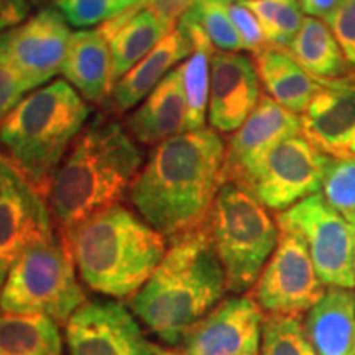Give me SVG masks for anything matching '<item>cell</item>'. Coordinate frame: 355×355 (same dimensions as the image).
Here are the masks:
<instances>
[{
    "mask_svg": "<svg viewBox=\"0 0 355 355\" xmlns=\"http://www.w3.org/2000/svg\"><path fill=\"white\" fill-rule=\"evenodd\" d=\"M225 145L211 128L183 132L155 145L128 189L146 224L171 239L209 216L224 183Z\"/></svg>",
    "mask_w": 355,
    "mask_h": 355,
    "instance_id": "6da1fadb",
    "label": "cell"
},
{
    "mask_svg": "<svg viewBox=\"0 0 355 355\" xmlns=\"http://www.w3.org/2000/svg\"><path fill=\"white\" fill-rule=\"evenodd\" d=\"M101 30L109 42L114 78L117 81L175 28L137 2L122 15L102 25Z\"/></svg>",
    "mask_w": 355,
    "mask_h": 355,
    "instance_id": "ffe728a7",
    "label": "cell"
},
{
    "mask_svg": "<svg viewBox=\"0 0 355 355\" xmlns=\"http://www.w3.org/2000/svg\"><path fill=\"white\" fill-rule=\"evenodd\" d=\"M61 73L86 102L104 104L109 99L115 78L109 42L101 28L73 33Z\"/></svg>",
    "mask_w": 355,
    "mask_h": 355,
    "instance_id": "ac0fdd59",
    "label": "cell"
},
{
    "mask_svg": "<svg viewBox=\"0 0 355 355\" xmlns=\"http://www.w3.org/2000/svg\"><path fill=\"white\" fill-rule=\"evenodd\" d=\"M30 0H0V42L10 30L28 19Z\"/></svg>",
    "mask_w": 355,
    "mask_h": 355,
    "instance_id": "d590c367",
    "label": "cell"
},
{
    "mask_svg": "<svg viewBox=\"0 0 355 355\" xmlns=\"http://www.w3.org/2000/svg\"><path fill=\"white\" fill-rule=\"evenodd\" d=\"M300 132L298 114L279 105L270 96H261L254 112L234 132L225 146L224 181L243 186L257 163L275 145Z\"/></svg>",
    "mask_w": 355,
    "mask_h": 355,
    "instance_id": "5bb4252c",
    "label": "cell"
},
{
    "mask_svg": "<svg viewBox=\"0 0 355 355\" xmlns=\"http://www.w3.org/2000/svg\"><path fill=\"white\" fill-rule=\"evenodd\" d=\"M354 266H355V255H354Z\"/></svg>",
    "mask_w": 355,
    "mask_h": 355,
    "instance_id": "7bdbcfd3",
    "label": "cell"
},
{
    "mask_svg": "<svg viewBox=\"0 0 355 355\" xmlns=\"http://www.w3.org/2000/svg\"><path fill=\"white\" fill-rule=\"evenodd\" d=\"M304 331L316 355H355V296L329 288L308 311Z\"/></svg>",
    "mask_w": 355,
    "mask_h": 355,
    "instance_id": "44dd1931",
    "label": "cell"
},
{
    "mask_svg": "<svg viewBox=\"0 0 355 355\" xmlns=\"http://www.w3.org/2000/svg\"><path fill=\"white\" fill-rule=\"evenodd\" d=\"M61 234L84 285L110 298H132L168 250L166 237L121 204Z\"/></svg>",
    "mask_w": 355,
    "mask_h": 355,
    "instance_id": "277c9868",
    "label": "cell"
},
{
    "mask_svg": "<svg viewBox=\"0 0 355 355\" xmlns=\"http://www.w3.org/2000/svg\"><path fill=\"white\" fill-rule=\"evenodd\" d=\"M144 166V153L123 125L97 115L83 128L53 176L46 198L61 232L121 204Z\"/></svg>",
    "mask_w": 355,
    "mask_h": 355,
    "instance_id": "3957f363",
    "label": "cell"
},
{
    "mask_svg": "<svg viewBox=\"0 0 355 355\" xmlns=\"http://www.w3.org/2000/svg\"><path fill=\"white\" fill-rule=\"evenodd\" d=\"M243 3L259 19L266 43L273 46L288 48L303 26L300 0H252Z\"/></svg>",
    "mask_w": 355,
    "mask_h": 355,
    "instance_id": "4316f807",
    "label": "cell"
},
{
    "mask_svg": "<svg viewBox=\"0 0 355 355\" xmlns=\"http://www.w3.org/2000/svg\"><path fill=\"white\" fill-rule=\"evenodd\" d=\"M260 97V78L254 60L239 51L212 55L207 119L214 130H237L254 112Z\"/></svg>",
    "mask_w": 355,
    "mask_h": 355,
    "instance_id": "9a60e30c",
    "label": "cell"
},
{
    "mask_svg": "<svg viewBox=\"0 0 355 355\" xmlns=\"http://www.w3.org/2000/svg\"><path fill=\"white\" fill-rule=\"evenodd\" d=\"M324 20L334 33L349 66L355 71V0H343Z\"/></svg>",
    "mask_w": 355,
    "mask_h": 355,
    "instance_id": "1f68e13d",
    "label": "cell"
},
{
    "mask_svg": "<svg viewBox=\"0 0 355 355\" xmlns=\"http://www.w3.org/2000/svg\"><path fill=\"white\" fill-rule=\"evenodd\" d=\"M229 2H239V3H243V2H252V0H229Z\"/></svg>",
    "mask_w": 355,
    "mask_h": 355,
    "instance_id": "60d3db41",
    "label": "cell"
},
{
    "mask_svg": "<svg viewBox=\"0 0 355 355\" xmlns=\"http://www.w3.org/2000/svg\"><path fill=\"white\" fill-rule=\"evenodd\" d=\"M43 2H46V0H30V3H32V6H40V3H43Z\"/></svg>",
    "mask_w": 355,
    "mask_h": 355,
    "instance_id": "ab89813d",
    "label": "cell"
},
{
    "mask_svg": "<svg viewBox=\"0 0 355 355\" xmlns=\"http://www.w3.org/2000/svg\"><path fill=\"white\" fill-rule=\"evenodd\" d=\"M266 209L245 186L224 181L217 191L207 227L227 291L241 295L254 288L277 248L279 229Z\"/></svg>",
    "mask_w": 355,
    "mask_h": 355,
    "instance_id": "8992f818",
    "label": "cell"
},
{
    "mask_svg": "<svg viewBox=\"0 0 355 355\" xmlns=\"http://www.w3.org/2000/svg\"><path fill=\"white\" fill-rule=\"evenodd\" d=\"M254 63L268 96L298 115L303 114L309 102L326 87L279 46L266 44L254 51Z\"/></svg>",
    "mask_w": 355,
    "mask_h": 355,
    "instance_id": "603a6c76",
    "label": "cell"
},
{
    "mask_svg": "<svg viewBox=\"0 0 355 355\" xmlns=\"http://www.w3.org/2000/svg\"><path fill=\"white\" fill-rule=\"evenodd\" d=\"M288 50L321 84L327 81L340 83L350 68L329 25L318 17H304L303 26L288 44Z\"/></svg>",
    "mask_w": 355,
    "mask_h": 355,
    "instance_id": "cb8c5ba5",
    "label": "cell"
},
{
    "mask_svg": "<svg viewBox=\"0 0 355 355\" xmlns=\"http://www.w3.org/2000/svg\"><path fill=\"white\" fill-rule=\"evenodd\" d=\"M186 97L180 69H173L127 119L125 128L139 144L158 145L186 132Z\"/></svg>",
    "mask_w": 355,
    "mask_h": 355,
    "instance_id": "d6986e66",
    "label": "cell"
},
{
    "mask_svg": "<svg viewBox=\"0 0 355 355\" xmlns=\"http://www.w3.org/2000/svg\"><path fill=\"white\" fill-rule=\"evenodd\" d=\"M157 355H183V354L175 352V350H168V349H162V347H158V352H157Z\"/></svg>",
    "mask_w": 355,
    "mask_h": 355,
    "instance_id": "f35d334b",
    "label": "cell"
},
{
    "mask_svg": "<svg viewBox=\"0 0 355 355\" xmlns=\"http://www.w3.org/2000/svg\"><path fill=\"white\" fill-rule=\"evenodd\" d=\"M137 2L139 0H53L69 26L83 30L107 24Z\"/></svg>",
    "mask_w": 355,
    "mask_h": 355,
    "instance_id": "4dcf8cb0",
    "label": "cell"
},
{
    "mask_svg": "<svg viewBox=\"0 0 355 355\" xmlns=\"http://www.w3.org/2000/svg\"><path fill=\"white\" fill-rule=\"evenodd\" d=\"M277 225L306 242L324 286L355 288V229L332 209L321 191L278 212Z\"/></svg>",
    "mask_w": 355,
    "mask_h": 355,
    "instance_id": "ba28073f",
    "label": "cell"
},
{
    "mask_svg": "<svg viewBox=\"0 0 355 355\" xmlns=\"http://www.w3.org/2000/svg\"><path fill=\"white\" fill-rule=\"evenodd\" d=\"M308 245L298 234L279 230L275 252L254 285L252 298L268 316H301L324 295Z\"/></svg>",
    "mask_w": 355,
    "mask_h": 355,
    "instance_id": "30bf717a",
    "label": "cell"
},
{
    "mask_svg": "<svg viewBox=\"0 0 355 355\" xmlns=\"http://www.w3.org/2000/svg\"><path fill=\"white\" fill-rule=\"evenodd\" d=\"M71 33L56 7H44L10 30L0 42V60L7 61L38 89L63 69Z\"/></svg>",
    "mask_w": 355,
    "mask_h": 355,
    "instance_id": "8fae6325",
    "label": "cell"
},
{
    "mask_svg": "<svg viewBox=\"0 0 355 355\" xmlns=\"http://www.w3.org/2000/svg\"><path fill=\"white\" fill-rule=\"evenodd\" d=\"M261 355H316L298 316H268L261 326Z\"/></svg>",
    "mask_w": 355,
    "mask_h": 355,
    "instance_id": "83f0119b",
    "label": "cell"
},
{
    "mask_svg": "<svg viewBox=\"0 0 355 355\" xmlns=\"http://www.w3.org/2000/svg\"><path fill=\"white\" fill-rule=\"evenodd\" d=\"M50 241H55V235L48 204L24 180L0 202V286L26 250Z\"/></svg>",
    "mask_w": 355,
    "mask_h": 355,
    "instance_id": "2e32d148",
    "label": "cell"
},
{
    "mask_svg": "<svg viewBox=\"0 0 355 355\" xmlns=\"http://www.w3.org/2000/svg\"><path fill=\"white\" fill-rule=\"evenodd\" d=\"M243 355H257V354H243Z\"/></svg>",
    "mask_w": 355,
    "mask_h": 355,
    "instance_id": "b9f144b4",
    "label": "cell"
},
{
    "mask_svg": "<svg viewBox=\"0 0 355 355\" xmlns=\"http://www.w3.org/2000/svg\"><path fill=\"white\" fill-rule=\"evenodd\" d=\"M84 301L74 261L56 239L26 250L0 286V313L44 316L58 326Z\"/></svg>",
    "mask_w": 355,
    "mask_h": 355,
    "instance_id": "52a82bcc",
    "label": "cell"
},
{
    "mask_svg": "<svg viewBox=\"0 0 355 355\" xmlns=\"http://www.w3.org/2000/svg\"><path fill=\"white\" fill-rule=\"evenodd\" d=\"M33 87L7 61L0 60V122Z\"/></svg>",
    "mask_w": 355,
    "mask_h": 355,
    "instance_id": "d6a6232c",
    "label": "cell"
},
{
    "mask_svg": "<svg viewBox=\"0 0 355 355\" xmlns=\"http://www.w3.org/2000/svg\"><path fill=\"white\" fill-rule=\"evenodd\" d=\"M327 162L329 157L300 132L275 145L257 163L243 186L268 209L286 211L321 191Z\"/></svg>",
    "mask_w": 355,
    "mask_h": 355,
    "instance_id": "9c48e42d",
    "label": "cell"
},
{
    "mask_svg": "<svg viewBox=\"0 0 355 355\" xmlns=\"http://www.w3.org/2000/svg\"><path fill=\"white\" fill-rule=\"evenodd\" d=\"M301 133L327 157L355 162V91L327 86L301 114Z\"/></svg>",
    "mask_w": 355,
    "mask_h": 355,
    "instance_id": "e0dca14e",
    "label": "cell"
},
{
    "mask_svg": "<svg viewBox=\"0 0 355 355\" xmlns=\"http://www.w3.org/2000/svg\"><path fill=\"white\" fill-rule=\"evenodd\" d=\"M91 107L66 79L26 94L0 122V150L46 196L53 176L86 127Z\"/></svg>",
    "mask_w": 355,
    "mask_h": 355,
    "instance_id": "5b68a950",
    "label": "cell"
},
{
    "mask_svg": "<svg viewBox=\"0 0 355 355\" xmlns=\"http://www.w3.org/2000/svg\"><path fill=\"white\" fill-rule=\"evenodd\" d=\"M188 12L199 21L217 50H245L241 35L229 15V0H196Z\"/></svg>",
    "mask_w": 355,
    "mask_h": 355,
    "instance_id": "f1b7e54d",
    "label": "cell"
},
{
    "mask_svg": "<svg viewBox=\"0 0 355 355\" xmlns=\"http://www.w3.org/2000/svg\"><path fill=\"white\" fill-rule=\"evenodd\" d=\"M343 0H300V6L308 17L326 19Z\"/></svg>",
    "mask_w": 355,
    "mask_h": 355,
    "instance_id": "74e56055",
    "label": "cell"
},
{
    "mask_svg": "<svg viewBox=\"0 0 355 355\" xmlns=\"http://www.w3.org/2000/svg\"><path fill=\"white\" fill-rule=\"evenodd\" d=\"M321 189L332 209L355 229V162L329 158Z\"/></svg>",
    "mask_w": 355,
    "mask_h": 355,
    "instance_id": "f546056e",
    "label": "cell"
},
{
    "mask_svg": "<svg viewBox=\"0 0 355 355\" xmlns=\"http://www.w3.org/2000/svg\"><path fill=\"white\" fill-rule=\"evenodd\" d=\"M229 15L232 19L239 35H241L245 50H250L254 53L268 44L259 19H257L254 12L245 3L229 2Z\"/></svg>",
    "mask_w": 355,
    "mask_h": 355,
    "instance_id": "836d02e7",
    "label": "cell"
},
{
    "mask_svg": "<svg viewBox=\"0 0 355 355\" xmlns=\"http://www.w3.org/2000/svg\"><path fill=\"white\" fill-rule=\"evenodd\" d=\"M214 53L212 43L199 44L191 50L188 58L178 68L183 79L186 109H188L186 132L198 130L206 123L211 86V60Z\"/></svg>",
    "mask_w": 355,
    "mask_h": 355,
    "instance_id": "484cf974",
    "label": "cell"
},
{
    "mask_svg": "<svg viewBox=\"0 0 355 355\" xmlns=\"http://www.w3.org/2000/svg\"><path fill=\"white\" fill-rule=\"evenodd\" d=\"M0 355H63L60 326L44 316L2 313Z\"/></svg>",
    "mask_w": 355,
    "mask_h": 355,
    "instance_id": "d4e9b609",
    "label": "cell"
},
{
    "mask_svg": "<svg viewBox=\"0 0 355 355\" xmlns=\"http://www.w3.org/2000/svg\"><path fill=\"white\" fill-rule=\"evenodd\" d=\"M263 321V311L252 295L224 300L186 332L181 340V354H257Z\"/></svg>",
    "mask_w": 355,
    "mask_h": 355,
    "instance_id": "4fadbf2b",
    "label": "cell"
},
{
    "mask_svg": "<svg viewBox=\"0 0 355 355\" xmlns=\"http://www.w3.org/2000/svg\"><path fill=\"white\" fill-rule=\"evenodd\" d=\"M139 3L166 25L173 26L196 3V0H139Z\"/></svg>",
    "mask_w": 355,
    "mask_h": 355,
    "instance_id": "e575fe53",
    "label": "cell"
},
{
    "mask_svg": "<svg viewBox=\"0 0 355 355\" xmlns=\"http://www.w3.org/2000/svg\"><path fill=\"white\" fill-rule=\"evenodd\" d=\"M227 291L207 220L170 239L162 263L130 298V309L163 343L176 345Z\"/></svg>",
    "mask_w": 355,
    "mask_h": 355,
    "instance_id": "7a4b0ae2",
    "label": "cell"
},
{
    "mask_svg": "<svg viewBox=\"0 0 355 355\" xmlns=\"http://www.w3.org/2000/svg\"><path fill=\"white\" fill-rule=\"evenodd\" d=\"M189 53L188 40L181 30L175 28L144 60L114 83L110 94L114 112L125 114L127 110L135 107L173 71V66L183 63Z\"/></svg>",
    "mask_w": 355,
    "mask_h": 355,
    "instance_id": "7402d4cb",
    "label": "cell"
},
{
    "mask_svg": "<svg viewBox=\"0 0 355 355\" xmlns=\"http://www.w3.org/2000/svg\"><path fill=\"white\" fill-rule=\"evenodd\" d=\"M24 180L25 178L19 171V168L13 165L12 159L0 150V202Z\"/></svg>",
    "mask_w": 355,
    "mask_h": 355,
    "instance_id": "8d00e7d4",
    "label": "cell"
},
{
    "mask_svg": "<svg viewBox=\"0 0 355 355\" xmlns=\"http://www.w3.org/2000/svg\"><path fill=\"white\" fill-rule=\"evenodd\" d=\"M69 355H157L125 306L115 301H84L64 324Z\"/></svg>",
    "mask_w": 355,
    "mask_h": 355,
    "instance_id": "7c38bea8",
    "label": "cell"
}]
</instances>
